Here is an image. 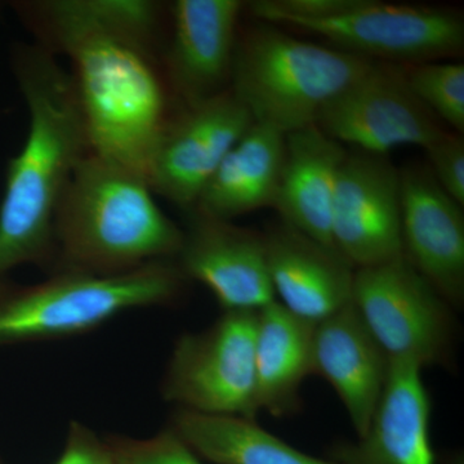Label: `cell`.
<instances>
[{
    "label": "cell",
    "mask_w": 464,
    "mask_h": 464,
    "mask_svg": "<svg viewBox=\"0 0 464 464\" xmlns=\"http://www.w3.org/2000/svg\"><path fill=\"white\" fill-rule=\"evenodd\" d=\"M264 237L275 297L290 314L316 325L350 304L355 268L337 249L283 221Z\"/></svg>",
    "instance_id": "cell-15"
},
{
    "label": "cell",
    "mask_w": 464,
    "mask_h": 464,
    "mask_svg": "<svg viewBox=\"0 0 464 464\" xmlns=\"http://www.w3.org/2000/svg\"><path fill=\"white\" fill-rule=\"evenodd\" d=\"M253 124L230 90L201 101L169 119L148 169L150 188L191 212L226 154Z\"/></svg>",
    "instance_id": "cell-10"
},
{
    "label": "cell",
    "mask_w": 464,
    "mask_h": 464,
    "mask_svg": "<svg viewBox=\"0 0 464 464\" xmlns=\"http://www.w3.org/2000/svg\"><path fill=\"white\" fill-rule=\"evenodd\" d=\"M347 152L316 124L286 134L285 160L274 204L283 222L333 248V200Z\"/></svg>",
    "instance_id": "cell-18"
},
{
    "label": "cell",
    "mask_w": 464,
    "mask_h": 464,
    "mask_svg": "<svg viewBox=\"0 0 464 464\" xmlns=\"http://www.w3.org/2000/svg\"><path fill=\"white\" fill-rule=\"evenodd\" d=\"M417 99L441 123L464 132V65L453 61L418 63L404 69Z\"/></svg>",
    "instance_id": "cell-22"
},
{
    "label": "cell",
    "mask_w": 464,
    "mask_h": 464,
    "mask_svg": "<svg viewBox=\"0 0 464 464\" xmlns=\"http://www.w3.org/2000/svg\"><path fill=\"white\" fill-rule=\"evenodd\" d=\"M239 0H177L166 81L186 105L212 99L230 83L237 48Z\"/></svg>",
    "instance_id": "cell-14"
},
{
    "label": "cell",
    "mask_w": 464,
    "mask_h": 464,
    "mask_svg": "<svg viewBox=\"0 0 464 464\" xmlns=\"http://www.w3.org/2000/svg\"><path fill=\"white\" fill-rule=\"evenodd\" d=\"M11 67L26 103L29 128L5 169L0 282L20 266L51 273L58 207L76 167L91 152L72 75L57 57L36 43H16Z\"/></svg>",
    "instance_id": "cell-2"
},
{
    "label": "cell",
    "mask_w": 464,
    "mask_h": 464,
    "mask_svg": "<svg viewBox=\"0 0 464 464\" xmlns=\"http://www.w3.org/2000/svg\"><path fill=\"white\" fill-rule=\"evenodd\" d=\"M295 27L328 39L338 50L409 66L458 56L464 47L462 16L423 5L362 0L340 17Z\"/></svg>",
    "instance_id": "cell-9"
},
{
    "label": "cell",
    "mask_w": 464,
    "mask_h": 464,
    "mask_svg": "<svg viewBox=\"0 0 464 464\" xmlns=\"http://www.w3.org/2000/svg\"><path fill=\"white\" fill-rule=\"evenodd\" d=\"M351 304L390 362L423 369L450 360L451 307L404 255L357 268Z\"/></svg>",
    "instance_id": "cell-6"
},
{
    "label": "cell",
    "mask_w": 464,
    "mask_h": 464,
    "mask_svg": "<svg viewBox=\"0 0 464 464\" xmlns=\"http://www.w3.org/2000/svg\"><path fill=\"white\" fill-rule=\"evenodd\" d=\"M53 464H115L105 439H100L90 427L72 420L67 429L63 453Z\"/></svg>",
    "instance_id": "cell-25"
},
{
    "label": "cell",
    "mask_w": 464,
    "mask_h": 464,
    "mask_svg": "<svg viewBox=\"0 0 464 464\" xmlns=\"http://www.w3.org/2000/svg\"><path fill=\"white\" fill-rule=\"evenodd\" d=\"M374 63L261 23L237 38L230 91L253 123L286 136L316 124L323 109Z\"/></svg>",
    "instance_id": "cell-5"
},
{
    "label": "cell",
    "mask_w": 464,
    "mask_h": 464,
    "mask_svg": "<svg viewBox=\"0 0 464 464\" xmlns=\"http://www.w3.org/2000/svg\"><path fill=\"white\" fill-rule=\"evenodd\" d=\"M401 177L402 255L451 308L464 301L463 207L440 188L429 167Z\"/></svg>",
    "instance_id": "cell-13"
},
{
    "label": "cell",
    "mask_w": 464,
    "mask_h": 464,
    "mask_svg": "<svg viewBox=\"0 0 464 464\" xmlns=\"http://www.w3.org/2000/svg\"><path fill=\"white\" fill-rule=\"evenodd\" d=\"M168 427L198 456L216 464H338L308 456L246 418L177 409Z\"/></svg>",
    "instance_id": "cell-21"
},
{
    "label": "cell",
    "mask_w": 464,
    "mask_h": 464,
    "mask_svg": "<svg viewBox=\"0 0 464 464\" xmlns=\"http://www.w3.org/2000/svg\"><path fill=\"white\" fill-rule=\"evenodd\" d=\"M36 44L70 61L92 154L148 179L168 118L157 58L160 3L27 0L11 3Z\"/></svg>",
    "instance_id": "cell-1"
},
{
    "label": "cell",
    "mask_w": 464,
    "mask_h": 464,
    "mask_svg": "<svg viewBox=\"0 0 464 464\" xmlns=\"http://www.w3.org/2000/svg\"><path fill=\"white\" fill-rule=\"evenodd\" d=\"M256 328L257 313H224L203 332L182 334L161 382L163 399L194 413L255 420Z\"/></svg>",
    "instance_id": "cell-7"
},
{
    "label": "cell",
    "mask_w": 464,
    "mask_h": 464,
    "mask_svg": "<svg viewBox=\"0 0 464 464\" xmlns=\"http://www.w3.org/2000/svg\"><path fill=\"white\" fill-rule=\"evenodd\" d=\"M0 464H5V463L0 462Z\"/></svg>",
    "instance_id": "cell-26"
},
{
    "label": "cell",
    "mask_w": 464,
    "mask_h": 464,
    "mask_svg": "<svg viewBox=\"0 0 464 464\" xmlns=\"http://www.w3.org/2000/svg\"><path fill=\"white\" fill-rule=\"evenodd\" d=\"M105 442L115 464H203L169 427L149 439L110 435Z\"/></svg>",
    "instance_id": "cell-23"
},
{
    "label": "cell",
    "mask_w": 464,
    "mask_h": 464,
    "mask_svg": "<svg viewBox=\"0 0 464 464\" xmlns=\"http://www.w3.org/2000/svg\"><path fill=\"white\" fill-rule=\"evenodd\" d=\"M188 279L176 261L111 276L48 275L45 282H0V347L87 334L137 308L179 302Z\"/></svg>",
    "instance_id": "cell-4"
},
{
    "label": "cell",
    "mask_w": 464,
    "mask_h": 464,
    "mask_svg": "<svg viewBox=\"0 0 464 464\" xmlns=\"http://www.w3.org/2000/svg\"><path fill=\"white\" fill-rule=\"evenodd\" d=\"M332 239L355 270L402 256L401 177L389 159L347 152L333 200Z\"/></svg>",
    "instance_id": "cell-11"
},
{
    "label": "cell",
    "mask_w": 464,
    "mask_h": 464,
    "mask_svg": "<svg viewBox=\"0 0 464 464\" xmlns=\"http://www.w3.org/2000/svg\"><path fill=\"white\" fill-rule=\"evenodd\" d=\"M183 230L161 210L143 174L88 152L54 221L50 274L111 276L176 261Z\"/></svg>",
    "instance_id": "cell-3"
},
{
    "label": "cell",
    "mask_w": 464,
    "mask_h": 464,
    "mask_svg": "<svg viewBox=\"0 0 464 464\" xmlns=\"http://www.w3.org/2000/svg\"><path fill=\"white\" fill-rule=\"evenodd\" d=\"M284 160L285 134L253 123L226 154L192 210L232 221L261 208H274Z\"/></svg>",
    "instance_id": "cell-19"
},
{
    "label": "cell",
    "mask_w": 464,
    "mask_h": 464,
    "mask_svg": "<svg viewBox=\"0 0 464 464\" xmlns=\"http://www.w3.org/2000/svg\"><path fill=\"white\" fill-rule=\"evenodd\" d=\"M429 169L451 199L464 206V140L462 134L445 132L424 150Z\"/></svg>",
    "instance_id": "cell-24"
},
{
    "label": "cell",
    "mask_w": 464,
    "mask_h": 464,
    "mask_svg": "<svg viewBox=\"0 0 464 464\" xmlns=\"http://www.w3.org/2000/svg\"><path fill=\"white\" fill-rule=\"evenodd\" d=\"M431 399L422 369L391 362L377 411L356 442H338L331 450L338 464H435L430 438Z\"/></svg>",
    "instance_id": "cell-16"
},
{
    "label": "cell",
    "mask_w": 464,
    "mask_h": 464,
    "mask_svg": "<svg viewBox=\"0 0 464 464\" xmlns=\"http://www.w3.org/2000/svg\"><path fill=\"white\" fill-rule=\"evenodd\" d=\"M315 325L274 301L257 313L256 386L259 411L285 417L299 409V390L313 374Z\"/></svg>",
    "instance_id": "cell-20"
},
{
    "label": "cell",
    "mask_w": 464,
    "mask_h": 464,
    "mask_svg": "<svg viewBox=\"0 0 464 464\" xmlns=\"http://www.w3.org/2000/svg\"><path fill=\"white\" fill-rule=\"evenodd\" d=\"M188 280L213 293L224 313H258L275 301L264 235L197 210L176 259Z\"/></svg>",
    "instance_id": "cell-12"
},
{
    "label": "cell",
    "mask_w": 464,
    "mask_h": 464,
    "mask_svg": "<svg viewBox=\"0 0 464 464\" xmlns=\"http://www.w3.org/2000/svg\"><path fill=\"white\" fill-rule=\"evenodd\" d=\"M316 125L341 145L381 157L399 146L429 149L448 132L409 87L404 69L378 63L323 109Z\"/></svg>",
    "instance_id": "cell-8"
},
{
    "label": "cell",
    "mask_w": 464,
    "mask_h": 464,
    "mask_svg": "<svg viewBox=\"0 0 464 464\" xmlns=\"http://www.w3.org/2000/svg\"><path fill=\"white\" fill-rule=\"evenodd\" d=\"M390 360L373 340L353 304L316 324L313 337V374L333 387L357 436L373 420L387 383Z\"/></svg>",
    "instance_id": "cell-17"
}]
</instances>
